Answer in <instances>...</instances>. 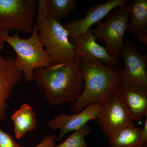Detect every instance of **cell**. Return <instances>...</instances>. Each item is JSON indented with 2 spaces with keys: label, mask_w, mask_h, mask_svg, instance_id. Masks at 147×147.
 I'll return each instance as SVG.
<instances>
[{
  "label": "cell",
  "mask_w": 147,
  "mask_h": 147,
  "mask_svg": "<svg viewBox=\"0 0 147 147\" xmlns=\"http://www.w3.org/2000/svg\"><path fill=\"white\" fill-rule=\"evenodd\" d=\"M8 34V33L0 30V51H1L4 47L6 42L4 39L3 36L5 34Z\"/></svg>",
  "instance_id": "obj_23"
},
{
  "label": "cell",
  "mask_w": 147,
  "mask_h": 147,
  "mask_svg": "<svg viewBox=\"0 0 147 147\" xmlns=\"http://www.w3.org/2000/svg\"><path fill=\"white\" fill-rule=\"evenodd\" d=\"M77 56L70 63L56 64L34 70L32 81L43 92L45 100L52 106L76 102L83 90L84 82Z\"/></svg>",
  "instance_id": "obj_1"
},
{
  "label": "cell",
  "mask_w": 147,
  "mask_h": 147,
  "mask_svg": "<svg viewBox=\"0 0 147 147\" xmlns=\"http://www.w3.org/2000/svg\"><path fill=\"white\" fill-rule=\"evenodd\" d=\"M142 128L135 124L121 127L114 133L108 140L110 147H143L141 133Z\"/></svg>",
  "instance_id": "obj_16"
},
{
  "label": "cell",
  "mask_w": 147,
  "mask_h": 147,
  "mask_svg": "<svg viewBox=\"0 0 147 147\" xmlns=\"http://www.w3.org/2000/svg\"><path fill=\"white\" fill-rule=\"evenodd\" d=\"M22 76L23 73L17 68L14 59L11 57L5 58L0 55V121L5 118L6 100Z\"/></svg>",
  "instance_id": "obj_13"
},
{
  "label": "cell",
  "mask_w": 147,
  "mask_h": 147,
  "mask_svg": "<svg viewBox=\"0 0 147 147\" xmlns=\"http://www.w3.org/2000/svg\"><path fill=\"white\" fill-rule=\"evenodd\" d=\"M127 0H108L105 3L93 6L88 9L85 17L63 25L69 38L86 32L94 24L99 23L114 9L126 4Z\"/></svg>",
  "instance_id": "obj_9"
},
{
  "label": "cell",
  "mask_w": 147,
  "mask_h": 147,
  "mask_svg": "<svg viewBox=\"0 0 147 147\" xmlns=\"http://www.w3.org/2000/svg\"><path fill=\"white\" fill-rule=\"evenodd\" d=\"M80 69L84 86L76 102L71 104V114H76L93 103L101 105L117 93L122 86L120 69L98 61L81 58Z\"/></svg>",
  "instance_id": "obj_2"
},
{
  "label": "cell",
  "mask_w": 147,
  "mask_h": 147,
  "mask_svg": "<svg viewBox=\"0 0 147 147\" xmlns=\"http://www.w3.org/2000/svg\"><path fill=\"white\" fill-rule=\"evenodd\" d=\"M118 93V92H117ZM108 140L119 129L129 124H135L116 94L100 105L96 119Z\"/></svg>",
  "instance_id": "obj_8"
},
{
  "label": "cell",
  "mask_w": 147,
  "mask_h": 147,
  "mask_svg": "<svg viewBox=\"0 0 147 147\" xmlns=\"http://www.w3.org/2000/svg\"><path fill=\"white\" fill-rule=\"evenodd\" d=\"M117 94L130 118L139 124L147 115V86H122Z\"/></svg>",
  "instance_id": "obj_12"
},
{
  "label": "cell",
  "mask_w": 147,
  "mask_h": 147,
  "mask_svg": "<svg viewBox=\"0 0 147 147\" xmlns=\"http://www.w3.org/2000/svg\"><path fill=\"white\" fill-rule=\"evenodd\" d=\"M16 139H20L29 131L36 129L38 120L34 109L29 104L24 103L11 116Z\"/></svg>",
  "instance_id": "obj_15"
},
{
  "label": "cell",
  "mask_w": 147,
  "mask_h": 147,
  "mask_svg": "<svg viewBox=\"0 0 147 147\" xmlns=\"http://www.w3.org/2000/svg\"><path fill=\"white\" fill-rule=\"evenodd\" d=\"M129 17L128 5L125 4L114 13L108 14L104 22L98 23L97 27L92 30L96 38L104 41L103 47L113 57L118 59L119 57Z\"/></svg>",
  "instance_id": "obj_6"
},
{
  "label": "cell",
  "mask_w": 147,
  "mask_h": 147,
  "mask_svg": "<svg viewBox=\"0 0 147 147\" xmlns=\"http://www.w3.org/2000/svg\"><path fill=\"white\" fill-rule=\"evenodd\" d=\"M4 39L15 51V63L17 68L22 71L27 82H32L34 70L40 67H50L56 64L55 62L45 52L40 41L38 30L34 26L31 36L22 38L15 34L13 36L5 34Z\"/></svg>",
  "instance_id": "obj_3"
},
{
  "label": "cell",
  "mask_w": 147,
  "mask_h": 147,
  "mask_svg": "<svg viewBox=\"0 0 147 147\" xmlns=\"http://www.w3.org/2000/svg\"><path fill=\"white\" fill-rule=\"evenodd\" d=\"M56 139L57 137L55 135H47L42 142L34 147H54L56 146Z\"/></svg>",
  "instance_id": "obj_21"
},
{
  "label": "cell",
  "mask_w": 147,
  "mask_h": 147,
  "mask_svg": "<svg viewBox=\"0 0 147 147\" xmlns=\"http://www.w3.org/2000/svg\"><path fill=\"white\" fill-rule=\"evenodd\" d=\"M141 137L143 147H147V115L146 116L144 127L141 131Z\"/></svg>",
  "instance_id": "obj_22"
},
{
  "label": "cell",
  "mask_w": 147,
  "mask_h": 147,
  "mask_svg": "<svg viewBox=\"0 0 147 147\" xmlns=\"http://www.w3.org/2000/svg\"><path fill=\"white\" fill-rule=\"evenodd\" d=\"M100 105L93 103L76 114L68 115L61 113L50 120L47 126L53 130H60L57 141L61 140L69 132H72L83 127L88 122L95 120L98 115Z\"/></svg>",
  "instance_id": "obj_11"
},
{
  "label": "cell",
  "mask_w": 147,
  "mask_h": 147,
  "mask_svg": "<svg viewBox=\"0 0 147 147\" xmlns=\"http://www.w3.org/2000/svg\"><path fill=\"white\" fill-rule=\"evenodd\" d=\"M36 22L49 17V0H39L38 2Z\"/></svg>",
  "instance_id": "obj_19"
},
{
  "label": "cell",
  "mask_w": 147,
  "mask_h": 147,
  "mask_svg": "<svg viewBox=\"0 0 147 147\" xmlns=\"http://www.w3.org/2000/svg\"><path fill=\"white\" fill-rule=\"evenodd\" d=\"M70 39L74 47L76 56L91 60L99 61L111 66H116L119 63L118 59L110 56L103 46L97 43V38L91 28L83 34Z\"/></svg>",
  "instance_id": "obj_10"
},
{
  "label": "cell",
  "mask_w": 147,
  "mask_h": 147,
  "mask_svg": "<svg viewBox=\"0 0 147 147\" xmlns=\"http://www.w3.org/2000/svg\"><path fill=\"white\" fill-rule=\"evenodd\" d=\"M0 147H22L15 142L12 137L0 128Z\"/></svg>",
  "instance_id": "obj_20"
},
{
  "label": "cell",
  "mask_w": 147,
  "mask_h": 147,
  "mask_svg": "<svg viewBox=\"0 0 147 147\" xmlns=\"http://www.w3.org/2000/svg\"><path fill=\"white\" fill-rule=\"evenodd\" d=\"M91 132L89 125L72 131L65 141L54 147H88L85 141V137Z\"/></svg>",
  "instance_id": "obj_18"
},
{
  "label": "cell",
  "mask_w": 147,
  "mask_h": 147,
  "mask_svg": "<svg viewBox=\"0 0 147 147\" xmlns=\"http://www.w3.org/2000/svg\"><path fill=\"white\" fill-rule=\"evenodd\" d=\"M76 0H49V17L60 23L76 8Z\"/></svg>",
  "instance_id": "obj_17"
},
{
  "label": "cell",
  "mask_w": 147,
  "mask_h": 147,
  "mask_svg": "<svg viewBox=\"0 0 147 147\" xmlns=\"http://www.w3.org/2000/svg\"><path fill=\"white\" fill-rule=\"evenodd\" d=\"M129 21L127 30L137 36L147 47V0H132L128 5Z\"/></svg>",
  "instance_id": "obj_14"
},
{
  "label": "cell",
  "mask_w": 147,
  "mask_h": 147,
  "mask_svg": "<svg viewBox=\"0 0 147 147\" xmlns=\"http://www.w3.org/2000/svg\"><path fill=\"white\" fill-rule=\"evenodd\" d=\"M38 36L46 53L56 64H68L76 56L68 32L60 23L47 17L36 22Z\"/></svg>",
  "instance_id": "obj_4"
},
{
  "label": "cell",
  "mask_w": 147,
  "mask_h": 147,
  "mask_svg": "<svg viewBox=\"0 0 147 147\" xmlns=\"http://www.w3.org/2000/svg\"><path fill=\"white\" fill-rule=\"evenodd\" d=\"M119 56L124 67L120 69L122 86H147V57L143 55L137 45L129 40L124 41Z\"/></svg>",
  "instance_id": "obj_7"
},
{
  "label": "cell",
  "mask_w": 147,
  "mask_h": 147,
  "mask_svg": "<svg viewBox=\"0 0 147 147\" xmlns=\"http://www.w3.org/2000/svg\"><path fill=\"white\" fill-rule=\"evenodd\" d=\"M37 4L36 0H0V30L32 33Z\"/></svg>",
  "instance_id": "obj_5"
}]
</instances>
